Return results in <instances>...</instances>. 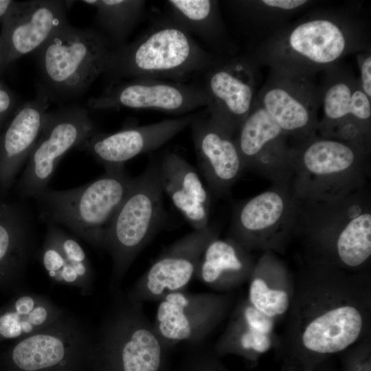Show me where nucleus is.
<instances>
[{
    "label": "nucleus",
    "instance_id": "1",
    "mask_svg": "<svg viewBox=\"0 0 371 371\" xmlns=\"http://www.w3.org/2000/svg\"><path fill=\"white\" fill-rule=\"evenodd\" d=\"M283 337L301 353L326 356L341 352L368 334L370 284L363 275L317 263L293 280Z\"/></svg>",
    "mask_w": 371,
    "mask_h": 371
},
{
    "label": "nucleus",
    "instance_id": "11",
    "mask_svg": "<svg viewBox=\"0 0 371 371\" xmlns=\"http://www.w3.org/2000/svg\"><path fill=\"white\" fill-rule=\"evenodd\" d=\"M207 104L202 86L151 78L117 82L87 102V106L94 110L126 107L173 114L186 113Z\"/></svg>",
    "mask_w": 371,
    "mask_h": 371
},
{
    "label": "nucleus",
    "instance_id": "29",
    "mask_svg": "<svg viewBox=\"0 0 371 371\" xmlns=\"http://www.w3.org/2000/svg\"><path fill=\"white\" fill-rule=\"evenodd\" d=\"M325 118L330 123L368 122L371 117L370 98L359 82L337 79L330 82L323 95Z\"/></svg>",
    "mask_w": 371,
    "mask_h": 371
},
{
    "label": "nucleus",
    "instance_id": "6",
    "mask_svg": "<svg viewBox=\"0 0 371 371\" xmlns=\"http://www.w3.org/2000/svg\"><path fill=\"white\" fill-rule=\"evenodd\" d=\"M133 179L124 165L105 168L100 177L66 190H45L36 198L42 216L61 224L91 245L102 247L104 232L128 194Z\"/></svg>",
    "mask_w": 371,
    "mask_h": 371
},
{
    "label": "nucleus",
    "instance_id": "35",
    "mask_svg": "<svg viewBox=\"0 0 371 371\" xmlns=\"http://www.w3.org/2000/svg\"><path fill=\"white\" fill-rule=\"evenodd\" d=\"M264 5L282 10H293L305 4V0H264L260 1Z\"/></svg>",
    "mask_w": 371,
    "mask_h": 371
},
{
    "label": "nucleus",
    "instance_id": "13",
    "mask_svg": "<svg viewBox=\"0 0 371 371\" xmlns=\"http://www.w3.org/2000/svg\"><path fill=\"white\" fill-rule=\"evenodd\" d=\"M253 67L249 60L221 61L205 72L202 85L207 98L208 117L232 135L240 128L254 100Z\"/></svg>",
    "mask_w": 371,
    "mask_h": 371
},
{
    "label": "nucleus",
    "instance_id": "9",
    "mask_svg": "<svg viewBox=\"0 0 371 371\" xmlns=\"http://www.w3.org/2000/svg\"><path fill=\"white\" fill-rule=\"evenodd\" d=\"M94 131L93 123L84 107L70 105L47 112L19 183L21 192L36 197L46 190L60 160Z\"/></svg>",
    "mask_w": 371,
    "mask_h": 371
},
{
    "label": "nucleus",
    "instance_id": "7",
    "mask_svg": "<svg viewBox=\"0 0 371 371\" xmlns=\"http://www.w3.org/2000/svg\"><path fill=\"white\" fill-rule=\"evenodd\" d=\"M93 331L65 312L44 328L19 339L5 355L8 371H89Z\"/></svg>",
    "mask_w": 371,
    "mask_h": 371
},
{
    "label": "nucleus",
    "instance_id": "31",
    "mask_svg": "<svg viewBox=\"0 0 371 371\" xmlns=\"http://www.w3.org/2000/svg\"><path fill=\"white\" fill-rule=\"evenodd\" d=\"M248 302L258 311L273 319L288 312L293 287V281L276 280L264 274L258 265L249 277Z\"/></svg>",
    "mask_w": 371,
    "mask_h": 371
},
{
    "label": "nucleus",
    "instance_id": "2",
    "mask_svg": "<svg viewBox=\"0 0 371 371\" xmlns=\"http://www.w3.org/2000/svg\"><path fill=\"white\" fill-rule=\"evenodd\" d=\"M221 60L168 16L156 20L129 43L113 49L104 74L111 85L123 78L181 82Z\"/></svg>",
    "mask_w": 371,
    "mask_h": 371
},
{
    "label": "nucleus",
    "instance_id": "3",
    "mask_svg": "<svg viewBox=\"0 0 371 371\" xmlns=\"http://www.w3.org/2000/svg\"><path fill=\"white\" fill-rule=\"evenodd\" d=\"M93 331L89 371H167L169 351L164 346L143 304L122 289Z\"/></svg>",
    "mask_w": 371,
    "mask_h": 371
},
{
    "label": "nucleus",
    "instance_id": "14",
    "mask_svg": "<svg viewBox=\"0 0 371 371\" xmlns=\"http://www.w3.org/2000/svg\"><path fill=\"white\" fill-rule=\"evenodd\" d=\"M196 115L122 129L113 133L94 131L79 146L105 168L124 163L144 153L158 148L190 126Z\"/></svg>",
    "mask_w": 371,
    "mask_h": 371
},
{
    "label": "nucleus",
    "instance_id": "24",
    "mask_svg": "<svg viewBox=\"0 0 371 371\" xmlns=\"http://www.w3.org/2000/svg\"><path fill=\"white\" fill-rule=\"evenodd\" d=\"M285 210L282 196L276 191H266L253 197L237 212L233 239L247 251L258 243L262 232L280 221Z\"/></svg>",
    "mask_w": 371,
    "mask_h": 371
},
{
    "label": "nucleus",
    "instance_id": "15",
    "mask_svg": "<svg viewBox=\"0 0 371 371\" xmlns=\"http://www.w3.org/2000/svg\"><path fill=\"white\" fill-rule=\"evenodd\" d=\"M190 126L200 171L216 194H225L244 168L235 140L208 115Z\"/></svg>",
    "mask_w": 371,
    "mask_h": 371
},
{
    "label": "nucleus",
    "instance_id": "18",
    "mask_svg": "<svg viewBox=\"0 0 371 371\" xmlns=\"http://www.w3.org/2000/svg\"><path fill=\"white\" fill-rule=\"evenodd\" d=\"M157 166L163 193L194 230L208 227L210 197L194 167L175 152L166 153Z\"/></svg>",
    "mask_w": 371,
    "mask_h": 371
},
{
    "label": "nucleus",
    "instance_id": "30",
    "mask_svg": "<svg viewBox=\"0 0 371 371\" xmlns=\"http://www.w3.org/2000/svg\"><path fill=\"white\" fill-rule=\"evenodd\" d=\"M235 140L244 167L258 160L267 146L275 144L284 133L257 100L238 129Z\"/></svg>",
    "mask_w": 371,
    "mask_h": 371
},
{
    "label": "nucleus",
    "instance_id": "32",
    "mask_svg": "<svg viewBox=\"0 0 371 371\" xmlns=\"http://www.w3.org/2000/svg\"><path fill=\"white\" fill-rule=\"evenodd\" d=\"M271 335L261 333L247 325L234 310L225 331L214 348L216 354L227 352L262 353L271 346Z\"/></svg>",
    "mask_w": 371,
    "mask_h": 371
},
{
    "label": "nucleus",
    "instance_id": "28",
    "mask_svg": "<svg viewBox=\"0 0 371 371\" xmlns=\"http://www.w3.org/2000/svg\"><path fill=\"white\" fill-rule=\"evenodd\" d=\"M301 160L308 174L318 179H331L351 171L357 163V156L346 142L324 139L307 146Z\"/></svg>",
    "mask_w": 371,
    "mask_h": 371
},
{
    "label": "nucleus",
    "instance_id": "19",
    "mask_svg": "<svg viewBox=\"0 0 371 371\" xmlns=\"http://www.w3.org/2000/svg\"><path fill=\"white\" fill-rule=\"evenodd\" d=\"M41 260L53 282L76 288L84 296L91 294L93 272L85 250L73 236L50 227L41 248Z\"/></svg>",
    "mask_w": 371,
    "mask_h": 371
},
{
    "label": "nucleus",
    "instance_id": "12",
    "mask_svg": "<svg viewBox=\"0 0 371 371\" xmlns=\"http://www.w3.org/2000/svg\"><path fill=\"white\" fill-rule=\"evenodd\" d=\"M73 1H14L3 17L0 34L5 67L34 53L68 23L67 12Z\"/></svg>",
    "mask_w": 371,
    "mask_h": 371
},
{
    "label": "nucleus",
    "instance_id": "20",
    "mask_svg": "<svg viewBox=\"0 0 371 371\" xmlns=\"http://www.w3.org/2000/svg\"><path fill=\"white\" fill-rule=\"evenodd\" d=\"M257 100L284 132L307 129L313 124V93L303 79H276L261 91Z\"/></svg>",
    "mask_w": 371,
    "mask_h": 371
},
{
    "label": "nucleus",
    "instance_id": "34",
    "mask_svg": "<svg viewBox=\"0 0 371 371\" xmlns=\"http://www.w3.org/2000/svg\"><path fill=\"white\" fill-rule=\"evenodd\" d=\"M361 82L363 91L371 98V56H363L360 63Z\"/></svg>",
    "mask_w": 371,
    "mask_h": 371
},
{
    "label": "nucleus",
    "instance_id": "17",
    "mask_svg": "<svg viewBox=\"0 0 371 371\" xmlns=\"http://www.w3.org/2000/svg\"><path fill=\"white\" fill-rule=\"evenodd\" d=\"M350 44L348 30L335 19L317 18L294 27L281 43V55L313 67L335 63Z\"/></svg>",
    "mask_w": 371,
    "mask_h": 371
},
{
    "label": "nucleus",
    "instance_id": "5",
    "mask_svg": "<svg viewBox=\"0 0 371 371\" xmlns=\"http://www.w3.org/2000/svg\"><path fill=\"white\" fill-rule=\"evenodd\" d=\"M165 219L157 161L133 179L132 186L104 232L102 247L112 260L110 293L121 289L131 264L161 227Z\"/></svg>",
    "mask_w": 371,
    "mask_h": 371
},
{
    "label": "nucleus",
    "instance_id": "27",
    "mask_svg": "<svg viewBox=\"0 0 371 371\" xmlns=\"http://www.w3.org/2000/svg\"><path fill=\"white\" fill-rule=\"evenodd\" d=\"M335 267L349 273L357 271L371 256V214H355L340 229L334 241Z\"/></svg>",
    "mask_w": 371,
    "mask_h": 371
},
{
    "label": "nucleus",
    "instance_id": "38",
    "mask_svg": "<svg viewBox=\"0 0 371 371\" xmlns=\"http://www.w3.org/2000/svg\"><path fill=\"white\" fill-rule=\"evenodd\" d=\"M0 371H8L7 369L3 368V369H0Z\"/></svg>",
    "mask_w": 371,
    "mask_h": 371
},
{
    "label": "nucleus",
    "instance_id": "37",
    "mask_svg": "<svg viewBox=\"0 0 371 371\" xmlns=\"http://www.w3.org/2000/svg\"><path fill=\"white\" fill-rule=\"evenodd\" d=\"M5 67L2 43L0 37V71Z\"/></svg>",
    "mask_w": 371,
    "mask_h": 371
},
{
    "label": "nucleus",
    "instance_id": "33",
    "mask_svg": "<svg viewBox=\"0 0 371 371\" xmlns=\"http://www.w3.org/2000/svg\"><path fill=\"white\" fill-rule=\"evenodd\" d=\"M15 105L14 94L0 80V128L13 112Z\"/></svg>",
    "mask_w": 371,
    "mask_h": 371
},
{
    "label": "nucleus",
    "instance_id": "16",
    "mask_svg": "<svg viewBox=\"0 0 371 371\" xmlns=\"http://www.w3.org/2000/svg\"><path fill=\"white\" fill-rule=\"evenodd\" d=\"M49 98L38 85L36 97L18 107L0 135V193L11 186L41 132Z\"/></svg>",
    "mask_w": 371,
    "mask_h": 371
},
{
    "label": "nucleus",
    "instance_id": "8",
    "mask_svg": "<svg viewBox=\"0 0 371 371\" xmlns=\"http://www.w3.org/2000/svg\"><path fill=\"white\" fill-rule=\"evenodd\" d=\"M233 301L229 293H169L158 302L154 330L168 351L179 344L203 343L228 315Z\"/></svg>",
    "mask_w": 371,
    "mask_h": 371
},
{
    "label": "nucleus",
    "instance_id": "26",
    "mask_svg": "<svg viewBox=\"0 0 371 371\" xmlns=\"http://www.w3.org/2000/svg\"><path fill=\"white\" fill-rule=\"evenodd\" d=\"M95 10L97 29L109 40L113 49L126 43L142 21L146 1L144 0H83Z\"/></svg>",
    "mask_w": 371,
    "mask_h": 371
},
{
    "label": "nucleus",
    "instance_id": "21",
    "mask_svg": "<svg viewBox=\"0 0 371 371\" xmlns=\"http://www.w3.org/2000/svg\"><path fill=\"white\" fill-rule=\"evenodd\" d=\"M247 250L233 238L212 239L205 247L194 277L217 291H229L249 280L254 269Z\"/></svg>",
    "mask_w": 371,
    "mask_h": 371
},
{
    "label": "nucleus",
    "instance_id": "36",
    "mask_svg": "<svg viewBox=\"0 0 371 371\" xmlns=\"http://www.w3.org/2000/svg\"><path fill=\"white\" fill-rule=\"evenodd\" d=\"M15 1L0 0V21H2L8 12Z\"/></svg>",
    "mask_w": 371,
    "mask_h": 371
},
{
    "label": "nucleus",
    "instance_id": "23",
    "mask_svg": "<svg viewBox=\"0 0 371 371\" xmlns=\"http://www.w3.org/2000/svg\"><path fill=\"white\" fill-rule=\"evenodd\" d=\"M65 312L47 296L19 291L0 308V341L25 338L53 323Z\"/></svg>",
    "mask_w": 371,
    "mask_h": 371
},
{
    "label": "nucleus",
    "instance_id": "25",
    "mask_svg": "<svg viewBox=\"0 0 371 371\" xmlns=\"http://www.w3.org/2000/svg\"><path fill=\"white\" fill-rule=\"evenodd\" d=\"M166 4L168 17L192 36H196L212 48L219 47L224 28L216 1L170 0Z\"/></svg>",
    "mask_w": 371,
    "mask_h": 371
},
{
    "label": "nucleus",
    "instance_id": "39",
    "mask_svg": "<svg viewBox=\"0 0 371 371\" xmlns=\"http://www.w3.org/2000/svg\"><path fill=\"white\" fill-rule=\"evenodd\" d=\"M1 203H2V202H0V206H1Z\"/></svg>",
    "mask_w": 371,
    "mask_h": 371
},
{
    "label": "nucleus",
    "instance_id": "4",
    "mask_svg": "<svg viewBox=\"0 0 371 371\" xmlns=\"http://www.w3.org/2000/svg\"><path fill=\"white\" fill-rule=\"evenodd\" d=\"M113 47L97 28L67 23L34 52L41 85L49 100L82 95L104 74Z\"/></svg>",
    "mask_w": 371,
    "mask_h": 371
},
{
    "label": "nucleus",
    "instance_id": "22",
    "mask_svg": "<svg viewBox=\"0 0 371 371\" xmlns=\"http://www.w3.org/2000/svg\"><path fill=\"white\" fill-rule=\"evenodd\" d=\"M32 248L29 225L19 207L0 206V286L19 289Z\"/></svg>",
    "mask_w": 371,
    "mask_h": 371
},
{
    "label": "nucleus",
    "instance_id": "10",
    "mask_svg": "<svg viewBox=\"0 0 371 371\" xmlns=\"http://www.w3.org/2000/svg\"><path fill=\"white\" fill-rule=\"evenodd\" d=\"M208 226L194 230L168 247L125 293L133 302H159L165 295L186 290L194 277L207 243L217 237Z\"/></svg>",
    "mask_w": 371,
    "mask_h": 371
}]
</instances>
